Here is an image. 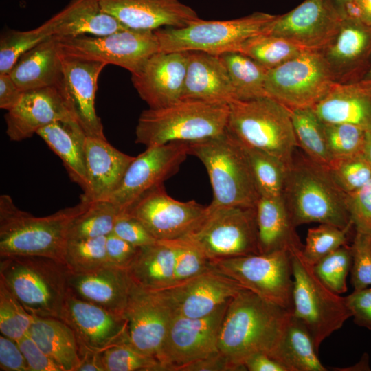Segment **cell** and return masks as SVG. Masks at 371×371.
Instances as JSON below:
<instances>
[{
  "label": "cell",
  "instance_id": "obj_1",
  "mask_svg": "<svg viewBox=\"0 0 371 371\" xmlns=\"http://www.w3.org/2000/svg\"><path fill=\"white\" fill-rule=\"evenodd\" d=\"M291 312L243 289L229 302L218 341V351L236 368L258 352L271 355Z\"/></svg>",
  "mask_w": 371,
  "mask_h": 371
},
{
  "label": "cell",
  "instance_id": "obj_2",
  "mask_svg": "<svg viewBox=\"0 0 371 371\" xmlns=\"http://www.w3.org/2000/svg\"><path fill=\"white\" fill-rule=\"evenodd\" d=\"M282 199L293 224H329L340 228L354 226L347 194L331 177L328 168L296 153L287 166Z\"/></svg>",
  "mask_w": 371,
  "mask_h": 371
},
{
  "label": "cell",
  "instance_id": "obj_3",
  "mask_svg": "<svg viewBox=\"0 0 371 371\" xmlns=\"http://www.w3.org/2000/svg\"><path fill=\"white\" fill-rule=\"evenodd\" d=\"M89 202L42 217L19 209L10 196H0V257L38 256L63 262L67 232L72 220Z\"/></svg>",
  "mask_w": 371,
  "mask_h": 371
},
{
  "label": "cell",
  "instance_id": "obj_4",
  "mask_svg": "<svg viewBox=\"0 0 371 371\" xmlns=\"http://www.w3.org/2000/svg\"><path fill=\"white\" fill-rule=\"evenodd\" d=\"M189 155L205 166L213 192L207 207H256L260 197L243 144L226 131L217 136L188 142Z\"/></svg>",
  "mask_w": 371,
  "mask_h": 371
},
{
  "label": "cell",
  "instance_id": "obj_5",
  "mask_svg": "<svg viewBox=\"0 0 371 371\" xmlns=\"http://www.w3.org/2000/svg\"><path fill=\"white\" fill-rule=\"evenodd\" d=\"M229 104L182 99L144 110L135 128V143L148 147L173 142H192L223 133Z\"/></svg>",
  "mask_w": 371,
  "mask_h": 371
},
{
  "label": "cell",
  "instance_id": "obj_6",
  "mask_svg": "<svg viewBox=\"0 0 371 371\" xmlns=\"http://www.w3.org/2000/svg\"><path fill=\"white\" fill-rule=\"evenodd\" d=\"M65 264L38 256L0 257V280L32 315L60 319L70 291Z\"/></svg>",
  "mask_w": 371,
  "mask_h": 371
},
{
  "label": "cell",
  "instance_id": "obj_7",
  "mask_svg": "<svg viewBox=\"0 0 371 371\" xmlns=\"http://www.w3.org/2000/svg\"><path fill=\"white\" fill-rule=\"evenodd\" d=\"M227 129L244 145L271 154L287 166L297 147L291 109L269 96L232 100Z\"/></svg>",
  "mask_w": 371,
  "mask_h": 371
},
{
  "label": "cell",
  "instance_id": "obj_8",
  "mask_svg": "<svg viewBox=\"0 0 371 371\" xmlns=\"http://www.w3.org/2000/svg\"><path fill=\"white\" fill-rule=\"evenodd\" d=\"M277 16L254 12L230 20L200 19L183 27H161L154 31L161 52L199 51L220 56L240 52L251 38L269 34Z\"/></svg>",
  "mask_w": 371,
  "mask_h": 371
},
{
  "label": "cell",
  "instance_id": "obj_9",
  "mask_svg": "<svg viewBox=\"0 0 371 371\" xmlns=\"http://www.w3.org/2000/svg\"><path fill=\"white\" fill-rule=\"evenodd\" d=\"M302 251L291 254L293 278L292 315L308 329L317 350L323 341L351 317L346 297L326 286L315 275Z\"/></svg>",
  "mask_w": 371,
  "mask_h": 371
},
{
  "label": "cell",
  "instance_id": "obj_10",
  "mask_svg": "<svg viewBox=\"0 0 371 371\" xmlns=\"http://www.w3.org/2000/svg\"><path fill=\"white\" fill-rule=\"evenodd\" d=\"M186 237L195 243L212 262L260 254L256 209L241 206L214 209L207 207L204 219Z\"/></svg>",
  "mask_w": 371,
  "mask_h": 371
},
{
  "label": "cell",
  "instance_id": "obj_11",
  "mask_svg": "<svg viewBox=\"0 0 371 371\" xmlns=\"http://www.w3.org/2000/svg\"><path fill=\"white\" fill-rule=\"evenodd\" d=\"M62 56L121 67L137 73L147 60L160 51L154 30L125 29L102 36L58 37Z\"/></svg>",
  "mask_w": 371,
  "mask_h": 371
},
{
  "label": "cell",
  "instance_id": "obj_12",
  "mask_svg": "<svg viewBox=\"0 0 371 371\" xmlns=\"http://www.w3.org/2000/svg\"><path fill=\"white\" fill-rule=\"evenodd\" d=\"M335 83L330 67L319 51L300 55L269 69L265 91L290 109L313 107Z\"/></svg>",
  "mask_w": 371,
  "mask_h": 371
},
{
  "label": "cell",
  "instance_id": "obj_13",
  "mask_svg": "<svg viewBox=\"0 0 371 371\" xmlns=\"http://www.w3.org/2000/svg\"><path fill=\"white\" fill-rule=\"evenodd\" d=\"M213 264L245 289L292 313L293 278L289 251L238 256Z\"/></svg>",
  "mask_w": 371,
  "mask_h": 371
},
{
  "label": "cell",
  "instance_id": "obj_14",
  "mask_svg": "<svg viewBox=\"0 0 371 371\" xmlns=\"http://www.w3.org/2000/svg\"><path fill=\"white\" fill-rule=\"evenodd\" d=\"M189 155L188 142H173L146 148L135 157L108 199L124 212L143 195L174 175Z\"/></svg>",
  "mask_w": 371,
  "mask_h": 371
},
{
  "label": "cell",
  "instance_id": "obj_15",
  "mask_svg": "<svg viewBox=\"0 0 371 371\" xmlns=\"http://www.w3.org/2000/svg\"><path fill=\"white\" fill-rule=\"evenodd\" d=\"M229 302L203 317L174 315L158 357L164 371H175L218 351L220 329Z\"/></svg>",
  "mask_w": 371,
  "mask_h": 371
},
{
  "label": "cell",
  "instance_id": "obj_16",
  "mask_svg": "<svg viewBox=\"0 0 371 371\" xmlns=\"http://www.w3.org/2000/svg\"><path fill=\"white\" fill-rule=\"evenodd\" d=\"M124 212L141 221L157 241H164L191 233L207 215V207L194 200L177 201L161 185L146 193Z\"/></svg>",
  "mask_w": 371,
  "mask_h": 371
},
{
  "label": "cell",
  "instance_id": "obj_17",
  "mask_svg": "<svg viewBox=\"0 0 371 371\" xmlns=\"http://www.w3.org/2000/svg\"><path fill=\"white\" fill-rule=\"evenodd\" d=\"M344 18L331 0H305L278 15L269 34L283 38L305 51H320L338 32Z\"/></svg>",
  "mask_w": 371,
  "mask_h": 371
},
{
  "label": "cell",
  "instance_id": "obj_18",
  "mask_svg": "<svg viewBox=\"0 0 371 371\" xmlns=\"http://www.w3.org/2000/svg\"><path fill=\"white\" fill-rule=\"evenodd\" d=\"M60 319L74 331L81 357L126 341V319L69 291Z\"/></svg>",
  "mask_w": 371,
  "mask_h": 371
},
{
  "label": "cell",
  "instance_id": "obj_19",
  "mask_svg": "<svg viewBox=\"0 0 371 371\" xmlns=\"http://www.w3.org/2000/svg\"><path fill=\"white\" fill-rule=\"evenodd\" d=\"M123 315L126 319L125 344L158 360L175 315L165 299L158 291L134 284Z\"/></svg>",
  "mask_w": 371,
  "mask_h": 371
},
{
  "label": "cell",
  "instance_id": "obj_20",
  "mask_svg": "<svg viewBox=\"0 0 371 371\" xmlns=\"http://www.w3.org/2000/svg\"><path fill=\"white\" fill-rule=\"evenodd\" d=\"M245 289L215 268L159 292L175 315L207 316Z\"/></svg>",
  "mask_w": 371,
  "mask_h": 371
},
{
  "label": "cell",
  "instance_id": "obj_21",
  "mask_svg": "<svg viewBox=\"0 0 371 371\" xmlns=\"http://www.w3.org/2000/svg\"><path fill=\"white\" fill-rule=\"evenodd\" d=\"M189 52H161L151 56L142 69L131 74L133 87L150 109L181 100Z\"/></svg>",
  "mask_w": 371,
  "mask_h": 371
},
{
  "label": "cell",
  "instance_id": "obj_22",
  "mask_svg": "<svg viewBox=\"0 0 371 371\" xmlns=\"http://www.w3.org/2000/svg\"><path fill=\"white\" fill-rule=\"evenodd\" d=\"M62 64L63 80L58 87L69 111L87 136L105 137L95 98L99 76L106 65L65 56Z\"/></svg>",
  "mask_w": 371,
  "mask_h": 371
},
{
  "label": "cell",
  "instance_id": "obj_23",
  "mask_svg": "<svg viewBox=\"0 0 371 371\" xmlns=\"http://www.w3.org/2000/svg\"><path fill=\"white\" fill-rule=\"evenodd\" d=\"M4 118L6 134L13 142L32 137L39 129L54 122H76L58 87L24 91Z\"/></svg>",
  "mask_w": 371,
  "mask_h": 371
},
{
  "label": "cell",
  "instance_id": "obj_24",
  "mask_svg": "<svg viewBox=\"0 0 371 371\" xmlns=\"http://www.w3.org/2000/svg\"><path fill=\"white\" fill-rule=\"evenodd\" d=\"M319 52L336 83L363 79L371 64V25L344 19L338 32Z\"/></svg>",
  "mask_w": 371,
  "mask_h": 371
},
{
  "label": "cell",
  "instance_id": "obj_25",
  "mask_svg": "<svg viewBox=\"0 0 371 371\" xmlns=\"http://www.w3.org/2000/svg\"><path fill=\"white\" fill-rule=\"evenodd\" d=\"M104 11L128 29L183 27L200 19L180 0H99Z\"/></svg>",
  "mask_w": 371,
  "mask_h": 371
},
{
  "label": "cell",
  "instance_id": "obj_26",
  "mask_svg": "<svg viewBox=\"0 0 371 371\" xmlns=\"http://www.w3.org/2000/svg\"><path fill=\"white\" fill-rule=\"evenodd\" d=\"M87 186L80 199L108 200L135 157L113 146L106 137L87 136L85 144Z\"/></svg>",
  "mask_w": 371,
  "mask_h": 371
},
{
  "label": "cell",
  "instance_id": "obj_27",
  "mask_svg": "<svg viewBox=\"0 0 371 371\" xmlns=\"http://www.w3.org/2000/svg\"><path fill=\"white\" fill-rule=\"evenodd\" d=\"M68 281L76 297L122 315L134 287L126 269L111 265L87 272L69 271Z\"/></svg>",
  "mask_w": 371,
  "mask_h": 371
},
{
  "label": "cell",
  "instance_id": "obj_28",
  "mask_svg": "<svg viewBox=\"0 0 371 371\" xmlns=\"http://www.w3.org/2000/svg\"><path fill=\"white\" fill-rule=\"evenodd\" d=\"M182 99L227 104L237 100L227 70L219 56L189 52Z\"/></svg>",
  "mask_w": 371,
  "mask_h": 371
},
{
  "label": "cell",
  "instance_id": "obj_29",
  "mask_svg": "<svg viewBox=\"0 0 371 371\" xmlns=\"http://www.w3.org/2000/svg\"><path fill=\"white\" fill-rule=\"evenodd\" d=\"M324 123H347L371 132V80L335 83L312 107Z\"/></svg>",
  "mask_w": 371,
  "mask_h": 371
},
{
  "label": "cell",
  "instance_id": "obj_30",
  "mask_svg": "<svg viewBox=\"0 0 371 371\" xmlns=\"http://www.w3.org/2000/svg\"><path fill=\"white\" fill-rule=\"evenodd\" d=\"M9 74L22 91L60 87L62 56L58 37L52 36L23 53Z\"/></svg>",
  "mask_w": 371,
  "mask_h": 371
},
{
  "label": "cell",
  "instance_id": "obj_31",
  "mask_svg": "<svg viewBox=\"0 0 371 371\" xmlns=\"http://www.w3.org/2000/svg\"><path fill=\"white\" fill-rule=\"evenodd\" d=\"M47 22L58 37L102 36L128 29L104 11L99 0H70Z\"/></svg>",
  "mask_w": 371,
  "mask_h": 371
},
{
  "label": "cell",
  "instance_id": "obj_32",
  "mask_svg": "<svg viewBox=\"0 0 371 371\" xmlns=\"http://www.w3.org/2000/svg\"><path fill=\"white\" fill-rule=\"evenodd\" d=\"M256 209L260 254L281 250L293 254L302 251L304 245L282 198L260 196Z\"/></svg>",
  "mask_w": 371,
  "mask_h": 371
},
{
  "label": "cell",
  "instance_id": "obj_33",
  "mask_svg": "<svg viewBox=\"0 0 371 371\" xmlns=\"http://www.w3.org/2000/svg\"><path fill=\"white\" fill-rule=\"evenodd\" d=\"M36 135L60 157L70 179L85 190L87 135L80 125L75 121H57L39 129Z\"/></svg>",
  "mask_w": 371,
  "mask_h": 371
},
{
  "label": "cell",
  "instance_id": "obj_34",
  "mask_svg": "<svg viewBox=\"0 0 371 371\" xmlns=\"http://www.w3.org/2000/svg\"><path fill=\"white\" fill-rule=\"evenodd\" d=\"M175 265L174 249L168 241L164 240L139 247L126 270L137 287L156 291L173 284Z\"/></svg>",
  "mask_w": 371,
  "mask_h": 371
},
{
  "label": "cell",
  "instance_id": "obj_35",
  "mask_svg": "<svg viewBox=\"0 0 371 371\" xmlns=\"http://www.w3.org/2000/svg\"><path fill=\"white\" fill-rule=\"evenodd\" d=\"M27 335L63 371H78L82 362L72 329L63 320L35 317Z\"/></svg>",
  "mask_w": 371,
  "mask_h": 371
},
{
  "label": "cell",
  "instance_id": "obj_36",
  "mask_svg": "<svg viewBox=\"0 0 371 371\" xmlns=\"http://www.w3.org/2000/svg\"><path fill=\"white\" fill-rule=\"evenodd\" d=\"M313 337L304 323L291 313L271 357L286 371H326Z\"/></svg>",
  "mask_w": 371,
  "mask_h": 371
},
{
  "label": "cell",
  "instance_id": "obj_37",
  "mask_svg": "<svg viewBox=\"0 0 371 371\" xmlns=\"http://www.w3.org/2000/svg\"><path fill=\"white\" fill-rule=\"evenodd\" d=\"M297 147L313 161L328 168L333 158L328 150L324 122L312 107L291 109Z\"/></svg>",
  "mask_w": 371,
  "mask_h": 371
},
{
  "label": "cell",
  "instance_id": "obj_38",
  "mask_svg": "<svg viewBox=\"0 0 371 371\" xmlns=\"http://www.w3.org/2000/svg\"><path fill=\"white\" fill-rule=\"evenodd\" d=\"M229 74L237 100L267 96L265 81L269 69L238 52L219 56Z\"/></svg>",
  "mask_w": 371,
  "mask_h": 371
},
{
  "label": "cell",
  "instance_id": "obj_39",
  "mask_svg": "<svg viewBox=\"0 0 371 371\" xmlns=\"http://www.w3.org/2000/svg\"><path fill=\"white\" fill-rule=\"evenodd\" d=\"M121 212L109 200L89 202L71 222L67 240L106 236L113 232Z\"/></svg>",
  "mask_w": 371,
  "mask_h": 371
},
{
  "label": "cell",
  "instance_id": "obj_40",
  "mask_svg": "<svg viewBox=\"0 0 371 371\" xmlns=\"http://www.w3.org/2000/svg\"><path fill=\"white\" fill-rule=\"evenodd\" d=\"M243 145L260 196L281 199L287 166L271 154Z\"/></svg>",
  "mask_w": 371,
  "mask_h": 371
},
{
  "label": "cell",
  "instance_id": "obj_41",
  "mask_svg": "<svg viewBox=\"0 0 371 371\" xmlns=\"http://www.w3.org/2000/svg\"><path fill=\"white\" fill-rule=\"evenodd\" d=\"M304 51L283 38L263 34L247 41L240 52L267 69H271L295 58Z\"/></svg>",
  "mask_w": 371,
  "mask_h": 371
},
{
  "label": "cell",
  "instance_id": "obj_42",
  "mask_svg": "<svg viewBox=\"0 0 371 371\" xmlns=\"http://www.w3.org/2000/svg\"><path fill=\"white\" fill-rule=\"evenodd\" d=\"M106 237L68 240L63 259L68 271L82 273L109 265Z\"/></svg>",
  "mask_w": 371,
  "mask_h": 371
},
{
  "label": "cell",
  "instance_id": "obj_43",
  "mask_svg": "<svg viewBox=\"0 0 371 371\" xmlns=\"http://www.w3.org/2000/svg\"><path fill=\"white\" fill-rule=\"evenodd\" d=\"M52 36L47 21L33 30L4 32L0 39V74L9 73L23 53Z\"/></svg>",
  "mask_w": 371,
  "mask_h": 371
},
{
  "label": "cell",
  "instance_id": "obj_44",
  "mask_svg": "<svg viewBox=\"0 0 371 371\" xmlns=\"http://www.w3.org/2000/svg\"><path fill=\"white\" fill-rule=\"evenodd\" d=\"M352 228L354 226L340 228L329 224L310 228L302 251L304 258L313 266L326 256L348 245Z\"/></svg>",
  "mask_w": 371,
  "mask_h": 371
},
{
  "label": "cell",
  "instance_id": "obj_45",
  "mask_svg": "<svg viewBox=\"0 0 371 371\" xmlns=\"http://www.w3.org/2000/svg\"><path fill=\"white\" fill-rule=\"evenodd\" d=\"M30 314L0 280V331L15 341L25 336L34 322Z\"/></svg>",
  "mask_w": 371,
  "mask_h": 371
},
{
  "label": "cell",
  "instance_id": "obj_46",
  "mask_svg": "<svg viewBox=\"0 0 371 371\" xmlns=\"http://www.w3.org/2000/svg\"><path fill=\"white\" fill-rule=\"evenodd\" d=\"M167 241L172 246L175 254L172 284L214 269L212 261L188 238L183 236Z\"/></svg>",
  "mask_w": 371,
  "mask_h": 371
},
{
  "label": "cell",
  "instance_id": "obj_47",
  "mask_svg": "<svg viewBox=\"0 0 371 371\" xmlns=\"http://www.w3.org/2000/svg\"><path fill=\"white\" fill-rule=\"evenodd\" d=\"M351 247L344 245L313 265L320 281L337 294L347 291L346 278L352 267Z\"/></svg>",
  "mask_w": 371,
  "mask_h": 371
},
{
  "label": "cell",
  "instance_id": "obj_48",
  "mask_svg": "<svg viewBox=\"0 0 371 371\" xmlns=\"http://www.w3.org/2000/svg\"><path fill=\"white\" fill-rule=\"evenodd\" d=\"M328 150L334 159L361 155L367 131L347 123H324Z\"/></svg>",
  "mask_w": 371,
  "mask_h": 371
},
{
  "label": "cell",
  "instance_id": "obj_49",
  "mask_svg": "<svg viewBox=\"0 0 371 371\" xmlns=\"http://www.w3.org/2000/svg\"><path fill=\"white\" fill-rule=\"evenodd\" d=\"M100 359L104 371H164L157 359L124 344L105 349L100 352Z\"/></svg>",
  "mask_w": 371,
  "mask_h": 371
},
{
  "label": "cell",
  "instance_id": "obj_50",
  "mask_svg": "<svg viewBox=\"0 0 371 371\" xmlns=\"http://www.w3.org/2000/svg\"><path fill=\"white\" fill-rule=\"evenodd\" d=\"M328 170L346 194L359 189L371 179V166L363 154L334 159Z\"/></svg>",
  "mask_w": 371,
  "mask_h": 371
},
{
  "label": "cell",
  "instance_id": "obj_51",
  "mask_svg": "<svg viewBox=\"0 0 371 371\" xmlns=\"http://www.w3.org/2000/svg\"><path fill=\"white\" fill-rule=\"evenodd\" d=\"M352 254L351 284L354 290L371 286V231L355 228Z\"/></svg>",
  "mask_w": 371,
  "mask_h": 371
},
{
  "label": "cell",
  "instance_id": "obj_52",
  "mask_svg": "<svg viewBox=\"0 0 371 371\" xmlns=\"http://www.w3.org/2000/svg\"><path fill=\"white\" fill-rule=\"evenodd\" d=\"M113 233L138 248L157 242L141 221L126 212L119 215Z\"/></svg>",
  "mask_w": 371,
  "mask_h": 371
},
{
  "label": "cell",
  "instance_id": "obj_53",
  "mask_svg": "<svg viewBox=\"0 0 371 371\" xmlns=\"http://www.w3.org/2000/svg\"><path fill=\"white\" fill-rule=\"evenodd\" d=\"M347 200L354 227L371 231V179L359 189L347 194Z\"/></svg>",
  "mask_w": 371,
  "mask_h": 371
},
{
  "label": "cell",
  "instance_id": "obj_54",
  "mask_svg": "<svg viewBox=\"0 0 371 371\" xmlns=\"http://www.w3.org/2000/svg\"><path fill=\"white\" fill-rule=\"evenodd\" d=\"M31 371H63L27 335L16 341Z\"/></svg>",
  "mask_w": 371,
  "mask_h": 371
},
{
  "label": "cell",
  "instance_id": "obj_55",
  "mask_svg": "<svg viewBox=\"0 0 371 371\" xmlns=\"http://www.w3.org/2000/svg\"><path fill=\"white\" fill-rule=\"evenodd\" d=\"M136 247L114 233L106 237V251L109 265L126 269L136 256Z\"/></svg>",
  "mask_w": 371,
  "mask_h": 371
},
{
  "label": "cell",
  "instance_id": "obj_56",
  "mask_svg": "<svg viewBox=\"0 0 371 371\" xmlns=\"http://www.w3.org/2000/svg\"><path fill=\"white\" fill-rule=\"evenodd\" d=\"M346 301L355 323L371 330V286L354 290Z\"/></svg>",
  "mask_w": 371,
  "mask_h": 371
},
{
  "label": "cell",
  "instance_id": "obj_57",
  "mask_svg": "<svg viewBox=\"0 0 371 371\" xmlns=\"http://www.w3.org/2000/svg\"><path fill=\"white\" fill-rule=\"evenodd\" d=\"M0 370L1 371H31L16 341L0 336Z\"/></svg>",
  "mask_w": 371,
  "mask_h": 371
},
{
  "label": "cell",
  "instance_id": "obj_58",
  "mask_svg": "<svg viewBox=\"0 0 371 371\" xmlns=\"http://www.w3.org/2000/svg\"><path fill=\"white\" fill-rule=\"evenodd\" d=\"M175 371H237L219 351L208 357L181 366Z\"/></svg>",
  "mask_w": 371,
  "mask_h": 371
},
{
  "label": "cell",
  "instance_id": "obj_59",
  "mask_svg": "<svg viewBox=\"0 0 371 371\" xmlns=\"http://www.w3.org/2000/svg\"><path fill=\"white\" fill-rule=\"evenodd\" d=\"M22 91L9 73L0 74V108L12 109L21 99Z\"/></svg>",
  "mask_w": 371,
  "mask_h": 371
},
{
  "label": "cell",
  "instance_id": "obj_60",
  "mask_svg": "<svg viewBox=\"0 0 371 371\" xmlns=\"http://www.w3.org/2000/svg\"><path fill=\"white\" fill-rule=\"evenodd\" d=\"M246 370L286 371V368L270 355L258 352L249 356L244 362Z\"/></svg>",
  "mask_w": 371,
  "mask_h": 371
},
{
  "label": "cell",
  "instance_id": "obj_61",
  "mask_svg": "<svg viewBox=\"0 0 371 371\" xmlns=\"http://www.w3.org/2000/svg\"><path fill=\"white\" fill-rule=\"evenodd\" d=\"M344 18L371 25V0H352L344 12Z\"/></svg>",
  "mask_w": 371,
  "mask_h": 371
},
{
  "label": "cell",
  "instance_id": "obj_62",
  "mask_svg": "<svg viewBox=\"0 0 371 371\" xmlns=\"http://www.w3.org/2000/svg\"><path fill=\"white\" fill-rule=\"evenodd\" d=\"M363 156L371 166V132L367 131L366 139L363 148Z\"/></svg>",
  "mask_w": 371,
  "mask_h": 371
},
{
  "label": "cell",
  "instance_id": "obj_63",
  "mask_svg": "<svg viewBox=\"0 0 371 371\" xmlns=\"http://www.w3.org/2000/svg\"><path fill=\"white\" fill-rule=\"evenodd\" d=\"M333 5L344 18V12L352 0H331Z\"/></svg>",
  "mask_w": 371,
  "mask_h": 371
},
{
  "label": "cell",
  "instance_id": "obj_64",
  "mask_svg": "<svg viewBox=\"0 0 371 371\" xmlns=\"http://www.w3.org/2000/svg\"><path fill=\"white\" fill-rule=\"evenodd\" d=\"M363 79L371 80V64Z\"/></svg>",
  "mask_w": 371,
  "mask_h": 371
}]
</instances>
